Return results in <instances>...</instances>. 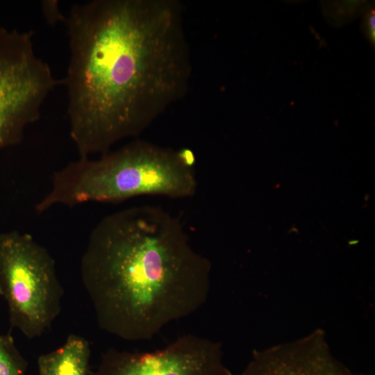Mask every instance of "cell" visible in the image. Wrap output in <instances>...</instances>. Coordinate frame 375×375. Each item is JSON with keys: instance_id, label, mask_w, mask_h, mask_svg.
I'll list each match as a JSON object with an SVG mask.
<instances>
[{"instance_id": "6da1fadb", "label": "cell", "mask_w": 375, "mask_h": 375, "mask_svg": "<svg viewBox=\"0 0 375 375\" xmlns=\"http://www.w3.org/2000/svg\"><path fill=\"white\" fill-rule=\"evenodd\" d=\"M182 7L174 0H93L67 18L64 84L79 158L139 135L187 91L191 74Z\"/></svg>"}, {"instance_id": "7a4b0ae2", "label": "cell", "mask_w": 375, "mask_h": 375, "mask_svg": "<svg viewBox=\"0 0 375 375\" xmlns=\"http://www.w3.org/2000/svg\"><path fill=\"white\" fill-rule=\"evenodd\" d=\"M97 324L128 341L150 340L206 303L210 260L181 222L159 206L104 217L91 231L80 263Z\"/></svg>"}, {"instance_id": "3957f363", "label": "cell", "mask_w": 375, "mask_h": 375, "mask_svg": "<svg viewBox=\"0 0 375 375\" xmlns=\"http://www.w3.org/2000/svg\"><path fill=\"white\" fill-rule=\"evenodd\" d=\"M194 156L136 140L96 159L78 158L52 175L49 192L36 204L42 213L53 206L115 203L140 195L193 196L197 189Z\"/></svg>"}, {"instance_id": "277c9868", "label": "cell", "mask_w": 375, "mask_h": 375, "mask_svg": "<svg viewBox=\"0 0 375 375\" xmlns=\"http://www.w3.org/2000/svg\"><path fill=\"white\" fill-rule=\"evenodd\" d=\"M0 289L12 327L29 339L41 335L60 314L64 290L54 259L28 233L0 234Z\"/></svg>"}, {"instance_id": "5b68a950", "label": "cell", "mask_w": 375, "mask_h": 375, "mask_svg": "<svg viewBox=\"0 0 375 375\" xmlns=\"http://www.w3.org/2000/svg\"><path fill=\"white\" fill-rule=\"evenodd\" d=\"M33 36L0 27V151L21 142L60 83L35 53Z\"/></svg>"}, {"instance_id": "8992f818", "label": "cell", "mask_w": 375, "mask_h": 375, "mask_svg": "<svg viewBox=\"0 0 375 375\" xmlns=\"http://www.w3.org/2000/svg\"><path fill=\"white\" fill-rule=\"evenodd\" d=\"M89 375H233L223 360L220 342L193 334L162 349L132 352L109 349Z\"/></svg>"}, {"instance_id": "52a82bcc", "label": "cell", "mask_w": 375, "mask_h": 375, "mask_svg": "<svg viewBox=\"0 0 375 375\" xmlns=\"http://www.w3.org/2000/svg\"><path fill=\"white\" fill-rule=\"evenodd\" d=\"M333 354L322 330L254 350L241 375H351Z\"/></svg>"}, {"instance_id": "ba28073f", "label": "cell", "mask_w": 375, "mask_h": 375, "mask_svg": "<svg viewBox=\"0 0 375 375\" xmlns=\"http://www.w3.org/2000/svg\"><path fill=\"white\" fill-rule=\"evenodd\" d=\"M90 347L88 341L69 335L62 346L38 358L39 375H89Z\"/></svg>"}, {"instance_id": "9c48e42d", "label": "cell", "mask_w": 375, "mask_h": 375, "mask_svg": "<svg viewBox=\"0 0 375 375\" xmlns=\"http://www.w3.org/2000/svg\"><path fill=\"white\" fill-rule=\"evenodd\" d=\"M27 362L9 334H0V375H26Z\"/></svg>"}, {"instance_id": "30bf717a", "label": "cell", "mask_w": 375, "mask_h": 375, "mask_svg": "<svg viewBox=\"0 0 375 375\" xmlns=\"http://www.w3.org/2000/svg\"><path fill=\"white\" fill-rule=\"evenodd\" d=\"M366 30L367 35L370 40L374 42L375 38V15L374 12H371L366 19Z\"/></svg>"}, {"instance_id": "8fae6325", "label": "cell", "mask_w": 375, "mask_h": 375, "mask_svg": "<svg viewBox=\"0 0 375 375\" xmlns=\"http://www.w3.org/2000/svg\"><path fill=\"white\" fill-rule=\"evenodd\" d=\"M0 295H1V289H0Z\"/></svg>"}]
</instances>
